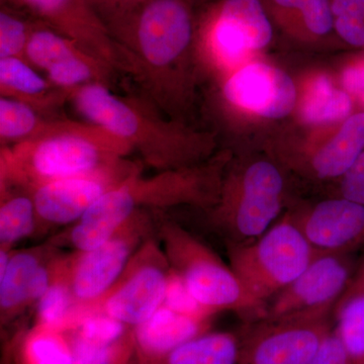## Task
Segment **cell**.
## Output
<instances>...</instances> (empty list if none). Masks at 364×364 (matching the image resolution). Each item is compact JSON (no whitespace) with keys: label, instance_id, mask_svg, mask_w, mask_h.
<instances>
[{"label":"cell","instance_id":"obj_1","mask_svg":"<svg viewBox=\"0 0 364 364\" xmlns=\"http://www.w3.org/2000/svg\"><path fill=\"white\" fill-rule=\"evenodd\" d=\"M119 61L158 109H168L176 67L193 38L191 11L183 0H140L102 13Z\"/></svg>","mask_w":364,"mask_h":364},{"label":"cell","instance_id":"obj_2","mask_svg":"<svg viewBox=\"0 0 364 364\" xmlns=\"http://www.w3.org/2000/svg\"><path fill=\"white\" fill-rule=\"evenodd\" d=\"M130 146L102 127L61 116L30 140L1 146V191L33 188L58 179L136 168Z\"/></svg>","mask_w":364,"mask_h":364},{"label":"cell","instance_id":"obj_3","mask_svg":"<svg viewBox=\"0 0 364 364\" xmlns=\"http://www.w3.org/2000/svg\"><path fill=\"white\" fill-rule=\"evenodd\" d=\"M69 102L88 123L102 127L159 171L186 167L198 152L193 136L163 119L147 98L121 97L104 83L74 91Z\"/></svg>","mask_w":364,"mask_h":364},{"label":"cell","instance_id":"obj_4","mask_svg":"<svg viewBox=\"0 0 364 364\" xmlns=\"http://www.w3.org/2000/svg\"><path fill=\"white\" fill-rule=\"evenodd\" d=\"M158 227L170 268L198 303L215 314L232 311L243 322L267 315V306L247 293L231 267L212 249L176 222L161 220Z\"/></svg>","mask_w":364,"mask_h":364},{"label":"cell","instance_id":"obj_5","mask_svg":"<svg viewBox=\"0 0 364 364\" xmlns=\"http://www.w3.org/2000/svg\"><path fill=\"white\" fill-rule=\"evenodd\" d=\"M306 240L289 215L259 238L247 243H228L230 267L247 293L268 306L320 254Z\"/></svg>","mask_w":364,"mask_h":364},{"label":"cell","instance_id":"obj_6","mask_svg":"<svg viewBox=\"0 0 364 364\" xmlns=\"http://www.w3.org/2000/svg\"><path fill=\"white\" fill-rule=\"evenodd\" d=\"M333 309L246 321L237 335L238 364H309L332 332Z\"/></svg>","mask_w":364,"mask_h":364},{"label":"cell","instance_id":"obj_7","mask_svg":"<svg viewBox=\"0 0 364 364\" xmlns=\"http://www.w3.org/2000/svg\"><path fill=\"white\" fill-rule=\"evenodd\" d=\"M234 186L215 210V228L228 243H247L264 234L282 213L284 179L272 163L256 161Z\"/></svg>","mask_w":364,"mask_h":364},{"label":"cell","instance_id":"obj_8","mask_svg":"<svg viewBox=\"0 0 364 364\" xmlns=\"http://www.w3.org/2000/svg\"><path fill=\"white\" fill-rule=\"evenodd\" d=\"M146 210H136L100 247L77 252L73 257L65 259L67 279L82 314L95 308L111 291L134 254L150 238L152 219Z\"/></svg>","mask_w":364,"mask_h":364},{"label":"cell","instance_id":"obj_9","mask_svg":"<svg viewBox=\"0 0 364 364\" xmlns=\"http://www.w3.org/2000/svg\"><path fill=\"white\" fill-rule=\"evenodd\" d=\"M169 273L164 251L154 239L148 238L117 284L90 311L107 314L131 327L143 324L164 304Z\"/></svg>","mask_w":364,"mask_h":364},{"label":"cell","instance_id":"obj_10","mask_svg":"<svg viewBox=\"0 0 364 364\" xmlns=\"http://www.w3.org/2000/svg\"><path fill=\"white\" fill-rule=\"evenodd\" d=\"M351 277L346 255L320 253L291 284L273 296L265 316L334 310Z\"/></svg>","mask_w":364,"mask_h":364},{"label":"cell","instance_id":"obj_11","mask_svg":"<svg viewBox=\"0 0 364 364\" xmlns=\"http://www.w3.org/2000/svg\"><path fill=\"white\" fill-rule=\"evenodd\" d=\"M138 168L70 177L41 184L31 191L38 223L68 225L78 221L98 198Z\"/></svg>","mask_w":364,"mask_h":364},{"label":"cell","instance_id":"obj_12","mask_svg":"<svg viewBox=\"0 0 364 364\" xmlns=\"http://www.w3.org/2000/svg\"><path fill=\"white\" fill-rule=\"evenodd\" d=\"M272 28L259 0H226L210 26L208 43L223 65L239 63L270 42Z\"/></svg>","mask_w":364,"mask_h":364},{"label":"cell","instance_id":"obj_13","mask_svg":"<svg viewBox=\"0 0 364 364\" xmlns=\"http://www.w3.org/2000/svg\"><path fill=\"white\" fill-rule=\"evenodd\" d=\"M316 250L347 255L364 245V205L334 198L299 215H289Z\"/></svg>","mask_w":364,"mask_h":364},{"label":"cell","instance_id":"obj_14","mask_svg":"<svg viewBox=\"0 0 364 364\" xmlns=\"http://www.w3.org/2000/svg\"><path fill=\"white\" fill-rule=\"evenodd\" d=\"M54 30L76 41L86 52L119 70L116 47L90 0H18Z\"/></svg>","mask_w":364,"mask_h":364},{"label":"cell","instance_id":"obj_15","mask_svg":"<svg viewBox=\"0 0 364 364\" xmlns=\"http://www.w3.org/2000/svg\"><path fill=\"white\" fill-rule=\"evenodd\" d=\"M231 104L265 117L289 114L296 102V87L284 71L267 64H251L235 73L224 86Z\"/></svg>","mask_w":364,"mask_h":364},{"label":"cell","instance_id":"obj_16","mask_svg":"<svg viewBox=\"0 0 364 364\" xmlns=\"http://www.w3.org/2000/svg\"><path fill=\"white\" fill-rule=\"evenodd\" d=\"M123 183L136 210H160L186 203L205 205L215 200L207 191L208 186H215V179L196 170H165L153 177H141L136 171Z\"/></svg>","mask_w":364,"mask_h":364},{"label":"cell","instance_id":"obj_17","mask_svg":"<svg viewBox=\"0 0 364 364\" xmlns=\"http://www.w3.org/2000/svg\"><path fill=\"white\" fill-rule=\"evenodd\" d=\"M208 320L182 315L162 306L134 328L133 342L145 363L155 364L179 345L207 332Z\"/></svg>","mask_w":364,"mask_h":364},{"label":"cell","instance_id":"obj_18","mask_svg":"<svg viewBox=\"0 0 364 364\" xmlns=\"http://www.w3.org/2000/svg\"><path fill=\"white\" fill-rule=\"evenodd\" d=\"M133 207L121 183L105 193L64 235V241L77 252L100 247L133 217Z\"/></svg>","mask_w":364,"mask_h":364},{"label":"cell","instance_id":"obj_19","mask_svg":"<svg viewBox=\"0 0 364 364\" xmlns=\"http://www.w3.org/2000/svg\"><path fill=\"white\" fill-rule=\"evenodd\" d=\"M0 95L31 105L47 116L58 112L70 95L52 85L42 72L26 59H0Z\"/></svg>","mask_w":364,"mask_h":364},{"label":"cell","instance_id":"obj_20","mask_svg":"<svg viewBox=\"0 0 364 364\" xmlns=\"http://www.w3.org/2000/svg\"><path fill=\"white\" fill-rule=\"evenodd\" d=\"M363 149L364 114H358L347 119L335 138L313 155L311 172L320 179L343 176Z\"/></svg>","mask_w":364,"mask_h":364},{"label":"cell","instance_id":"obj_21","mask_svg":"<svg viewBox=\"0 0 364 364\" xmlns=\"http://www.w3.org/2000/svg\"><path fill=\"white\" fill-rule=\"evenodd\" d=\"M82 316L67 279L65 260L55 263L49 289L37 303L38 325L55 331L74 329Z\"/></svg>","mask_w":364,"mask_h":364},{"label":"cell","instance_id":"obj_22","mask_svg":"<svg viewBox=\"0 0 364 364\" xmlns=\"http://www.w3.org/2000/svg\"><path fill=\"white\" fill-rule=\"evenodd\" d=\"M155 364H238V339L234 333L205 332Z\"/></svg>","mask_w":364,"mask_h":364},{"label":"cell","instance_id":"obj_23","mask_svg":"<svg viewBox=\"0 0 364 364\" xmlns=\"http://www.w3.org/2000/svg\"><path fill=\"white\" fill-rule=\"evenodd\" d=\"M43 251L11 252L6 272L0 275V310L2 317L13 315L30 305L31 284L43 263Z\"/></svg>","mask_w":364,"mask_h":364},{"label":"cell","instance_id":"obj_24","mask_svg":"<svg viewBox=\"0 0 364 364\" xmlns=\"http://www.w3.org/2000/svg\"><path fill=\"white\" fill-rule=\"evenodd\" d=\"M38 220L32 195L28 191L14 193L1 191L0 205V245L11 250L14 244L31 236L37 228Z\"/></svg>","mask_w":364,"mask_h":364},{"label":"cell","instance_id":"obj_25","mask_svg":"<svg viewBox=\"0 0 364 364\" xmlns=\"http://www.w3.org/2000/svg\"><path fill=\"white\" fill-rule=\"evenodd\" d=\"M61 117V116H58ZM31 105L9 97H0V141L1 146L30 140L44 132L55 117Z\"/></svg>","mask_w":364,"mask_h":364},{"label":"cell","instance_id":"obj_26","mask_svg":"<svg viewBox=\"0 0 364 364\" xmlns=\"http://www.w3.org/2000/svg\"><path fill=\"white\" fill-rule=\"evenodd\" d=\"M86 52L76 41L51 26H32L25 59L43 74L60 62ZM88 53V52H87Z\"/></svg>","mask_w":364,"mask_h":364},{"label":"cell","instance_id":"obj_27","mask_svg":"<svg viewBox=\"0 0 364 364\" xmlns=\"http://www.w3.org/2000/svg\"><path fill=\"white\" fill-rule=\"evenodd\" d=\"M350 109L351 100L348 95L335 90L329 79L320 76L306 93L301 117L306 123H329L344 119Z\"/></svg>","mask_w":364,"mask_h":364},{"label":"cell","instance_id":"obj_28","mask_svg":"<svg viewBox=\"0 0 364 364\" xmlns=\"http://www.w3.org/2000/svg\"><path fill=\"white\" fill-rule=\"evenodd\" d=\"M333 316L352 364H364V294L339 301Z\"/></svg>","mask_w":364,"mask_h":364},{"label":"cell","instance_id":"obj_29","mask_svg":"<svg viewBox=\"0 0 364 364\" xmlns=\"http://www.w3.org/2000/svg\"><path fill=\"white\" fill-rule=\"evenodd\" d=\"M62 332L36 326L23 346L26 364H74L70 344Z\"/></svg>","mask_w":364,"mask_h":364},{"label":"cell","instance_id":"obj_30","mask_svg":"<svg viewBox=\"0 0 364 364\" xmlns=\"http://www.w3.org/2000/svg\"><path fill=\"white\" fill-rule=\"evenodd\" d=\"M333 23L348 44L364 46V9L361 0H331Z\"/></svg>","mask_w":364,"mask_h":364},{"label":"cell","instance_id":"obj_31","mask_svg":"<svg viewBox=\"0 0 364 364\" xmlns=\"http://www.w3.org/2000/svg\"><path fill=\"white\" fill-rule=\"evenodd\" d=\"M128 327L129 326L107 314L100 311H90L80 318L76 327L72 330L86 338L111 346H117L126 337Z\"/></svg>","mask_w":364,"mask_h":364},{"label":"cell","instance_id":"obj_32","mask_svg":"<svg viewBox=\"0 0 364 364\" xmlns=\"http://www.w3.org/2000/svg\"><path fill=\"white\" fill-rule=\"evenodd\" d=\"M31 31L32 26L2 9L0 13V59H25Z\"/></svg>","mask_w":364,"mask_h":364},{"label":"cell","instance_id":"obj_33","mask_svg":"<svg viewBox=\"0 0 364 364\" xmlns=\"http://www.w3.org/2000/svg\"><path fill=\"white\" fill-rule=\"evenodd\" d=\"M284 9L299 11L310 32L322 36L332 30L333 14L330 0H273Z\"/></svg>","mask_w":364,"mask_h":364},{"label":"cell","instance_id":"obj_34","mask_svg":"<svg viewBox=\"0 0 364 364\" xmlns=\"http://www.w3.org/2000/svg\"><path fill=\"white\" fill-rule=\"evenodd\" d=\"M163 306L174 312L195 318H210L215 314L196 301L181 277L171 268Z\"/></svg>","mask_w":364,"mask_h":364},{"label":"cell","instance_id":"obj_35","mask_svg":"<svg viewBox=\"0 0 364 364\" xmlns=\"http://www.w3.org/2000/svg\"><path fill=\"white\" fill-rule=\"evenodd\" d=\"M73 331L70 342L74 364H114L117 347L100 343L86 338L78 332Z\"/></svg>","mask_w":364,"mask_h":364},{"label":"cell","instance_id":"obj_36","mask_svg":"<svg viewBox=\"0 0 364 364\" xmlns=\"http://www.w3.org/2000/svg\"><path fill=\"white\" fill-rule=\"evenodd\" d=\"M342 198L364 205V152L342 176Z\"/></svg>","mask_w":364,"mask_h":364},{"label":"cell","instance_id":"obj_37","mask_svg":"<svg viewBox=\"0 0 364 364\" xmlns=\"http://www.w3.org/2000/svg\"><path fill=\"white\" fill-rule=\"evenodd\" d=\"M309 364H352L334 328Z\"/></svg>","mask_w":364,"mask_h":364},{"label":"cell","instance_id":"obj_38","mask_svg":"<svg viewBox=\"0 0 364 364\" xmlns=\"http://www.w3.org/2000/svg\"><path fill=\"white\" fill-rule=\"evenodd\" d=\"M345 88L364 104V66L350 67L343 73Z\"/></svg>","mask_w":364,"mask_h":364},{"label":"cell","instance_id":"obj_39","mask_svg":"<svg viewBox=\"0 0 364 364\" xmlns=\"http://www.w3.org/2000/svg\"><path fill=\"white\" fill-rule=\"evenodd\" d=\"M360 294H364V261L363 265L359 268L358 273L351 277L348 287L345 289L344 294H342L341 299L339 301Z\"/></svg>","mask_w":364,"mask_h":364},{"label":"cell","instance_id":"obj_40","mask_svg":"<svg viewBox=\"0 0 364 364\" xmlns=\"http://www.w3.org/2000/svg\"><path fill=\"white\" fill-rule=\"evenodd\" d=\"M140 0H90L91 4H95L100 7V11H111V9H119L129 6V4H135Z\"/></svg>","mask_w":364,"mask_h":364},{"label":"cell","instance_id":"obj_41","mask_svg":"<svg viewBox=\"0 0 364 364\" xmlns=\"http://www.w3.org/2000/svg\"><path fill=\"white\" fill-rule=\"evenodd\" d=\"M361 2H363V9H364V0H361Z\"/></svg>","mask_w":364,"mask_h":364}]
</instances>
